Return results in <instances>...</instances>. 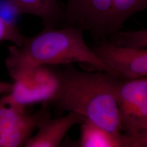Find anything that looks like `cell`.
Instances as JSON below:
<instances>
[{
  "mask_svg": "<svg viewBox=\"0 0 147 147\" xmlns=\"http://www.w3.org/2000/svg\"><path fill=\"white\" fill-rule=\"evenodd\" d=\"M84 32L76 27H44L36 36L26 37L20 47L11 45L5 61L10 76L16 80L38 66L72 63H86L97 71L113 74L88 46Z\"/></svg>",
  "mask_w": 147,
  "mask_h": 147,
  "instance_id": "6da1fadb",
  "label": "cell"
},
{
  "mask_svg": "<svg viewBox=\"0 0 147 147\" xmlns=\"http://www.w3.org/2000/svg\"><path fill=\"white\" fill-rule=\"evenodd\" d=\"M121 77L98 71L86 72L68 66L58 71V86L51 104L71 112L113 133L121 130L115 90Z\"/></svg>",
  "mask_w": 147,
  "mask_h": 147,
  "instance_id": "7a4b0ae2",
  "label": "cell"
},
{
  "mask_svg": "<svg viewBox=\"0 0 147 147\" xmlns=\"http://www.w3.org/2000/svg\"><path fill=\"white\" fill-rule=\"evenodd\" d=\"M49 106L34 113L14 102L8 94L0 96V147H25L42 121L50 116Z\"/></svg>",
  "mask_w": 147,
  "mask_h": 147,
  "instance_id": "3957f363",
  "label": "cell"
},
{
  "mask_svg": "<svg viewBox=\"0 0 147 147\" xmlns=\"http://www.w3.org/2000/svg\"><path fill=\"white\" fill-rule=\"evenodd\" d=\"M115 95L121 131L132 135L147 132V77L121 78Z\"/></svg>",
  "mask_w": 147,
  "mask_h": 147,
  "instance_id": "277c9868",
  "label": "cell"
},
{
  "mask_svg": "<svg viewBox=\"0 0 147 147\" xmlns=\"http://www.w3.org/2000/svg\"><path fill=\"white\" fill-rule=\"evenodd\" d=\"M112 0H67L63 27L87 31L98 42L109 39Z\"/></svg>",
  "mask_w": 147,
  "mask_h": 147,
  "instance_id": "5b68a950",
  "label": "cell"
},
{
  "mask_svg": "<svg viewBox=\"0 0 147 147\" xmlns=\"http://www.w3.org/2000/svg\"><path fill=\"white\" fill-rule=\"evenodd\" d=\"M58 82V71L50 65L38 66L24 77L14 80L13 89L8 95L14 102L25 107L39 103L49 106Z\"/></svg>",
  "mask_w": 147,
  "mask_h": 147,
  "instance_id": "8992f818",
  "label": "cell"
},
{
  "mask_svg": "<svg viewBox=\"0 0 147 147\" xmlns=\"http://www.w3.org/2000/svg\"><path fill=\"white\" fill-rule=\"evenodd\" d=\"M92 49L115 75L125 79L147 77V49L121 47L107 39L99 42Z\"/></svg>",
  "mask_w": 147,
  "mask_h": 147,
  "instance_id": "52a82bcc",
  "label": "cell"
},
{
  "mask_svg": "<svg viewBox=\"0 0 147 147\" xmlns=\"http://www.w3.org/2000/svg\"><path fill=\"white\" fill-rule=\"evenodd\" d=\"M81 124L79 146L82 147H146L147 132L129 135L113 133L84 119Z\"/></svg>",
  "mask_w": 147,
  "mask_h": 147,
  "instance_id": "ba28073f",
  "label": "cell"
},
{
  "mask_svg": "<svg viewBox=\"0 0 147 147\" xmlns=\"http://www.w3.org/2000/svg\"><path fill=\"white\" fill-rule=\"evenodd\" d=\"M84 119L83 116L71 112L56 119H53L51 115L47 116L39 123L37 134L29 138L25 147H59L69 130Z\"/></svg>",
  "mask_w": 147,
  "mask_h": 147,
  "instance_id": "9c48e42d",
  "label": "cell"
},
{
  "mask_svg": "<svg viewBox=\"0 0 147 147\" xmlns=\"http://www.w3.org/2000/svg\"><path fill=\"white\" fill-rule=\"evenodd\" d=\"M18 14L40 18L44 27L57 28L63 21L64 8L59 0H9Z\"/></svg>",
  "mask_w": 147,
  "mask_h": 147,
  "instance_id": "30bf717a",
  "label": "cell"
},
{
  "mask_svg": "<svg viewBox=\"0 0 147 147\" xmlns=\"http://www.w3.org/2000/svg\"><path fill=\"white\" fill-rule=\"evenodd\" d=\"M147 5V0H112L109 39L121 30L128 19Z\"/></svg>",
  "mask_w": 147,
  "mask_h": 147,
  "instance_id": "8fae6325",
  "label": "cell"
},
{
  "mask_svg": "<svg viewBox=\"0 0 147 147\" xmlns=\"http://www.w3.org/2000/svg\"><path fill=\"white\" fill-rule=\"evenodd\" d=\"M109 40L121 47L134 50H144L147 48V30L119 31Z\"/></svg>",
  "mask_w": 147,
  "mask_h": 147,
  "instance_id": "7c38bea8",
  "label": "cell"
},
{
  "mask_svg": "<svg viewBox=\"0 0 147 147\" xmlns=\"http://www.w3.org/2000/svg\"><path fill=\"white\" fill-rule=\"evenodd\" d=\"M26 38L21 34L15 23L7 20L0 16V42L9 41L20 47Z\"/></svg>",
  "mask_w": 147,
  "mask_h": 147,
  "instance_id": "4fadbf2b",
  "label": "cell"
},
{
  "mask_svg": "<svg viewBox=\"0 0 147 147\" xmlns=\"http://www.w3.org/2000/svg\"><path fill=\"white\" fill-rule=\"evenodd\" d=\"M13 83L0 81V95L6 94L10 93L13 89Z\"/></svg>",
  "mask_w": 147,
  "mask_h": 147,
  "instance_id": "5bb4252c",
  "label": "cell"
}]
</instances>
